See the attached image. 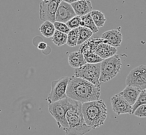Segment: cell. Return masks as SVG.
<instances>
[{
    "instance_id": "cell-13",
    "label": "cell",
    "mask_w": 146,
    "mask_h": 135,
    "mask_svg": "<svg viewBox=\"0 0 146 135\" xmlns=\"http://www.w3.org/2000/svg\"><path fill=\"white\" fill-rule=\"evenodd\" d=\"M76 16L82 17L91 13L93 7L90 0H80L71 4Z\"/></svg>"
},
{
    "instance_id": "cell-17",
    "label": "cell",
    "mask_w": 146,
    "mask_h": 135,
    "mask_svg": "<svg viewBox=\"0 0 146 135\" xmlns=\"http://www.w3.org/2000/svg\"><path fill=\"white\" fill-rule=\"evenodd\" d=\"M39 30L41 34L45 38H50L53 36L55 32L56 29L53 23L48 21H46L40 26Z\"/></svg>"
},
{
    "instance_id": "cell-22",
    "label": "cell",
    "mask_w": 146,
    "mask_h": 135,
    "mask_svg": "<svg viewBox=\"0 0 146 135\" xmlns=\"http://www.w3.org/2000/svg\"><path fill=\"white\" fill-rule=\"evenodd\" d=\"M79 27L76 29L71 30L70 32L68 34L67 44L70 47H74L78 45L79 40Z\"/></svg>"
},
{
    "instance_id": "cell-19",
    "label": "cell",
    "mask_w": 146,
    "mask_h": 135,
    "mask_svg": "<svg viewBox=\"0 0 146 135\" xmlns=\"http://www.w3.org/2000/svg\"><path fill=\"white\" fill-rule=\"evenodd\" d=\"M91 16L94 22L98 28L104 26L106 21L105 15L100 11L93 10L91 13Z\"/></svg>"
},
{
    "instance_id": "cell-8",
    "label": "cell",
    "mask_w": 146,
    "mask_h": 135,
    "mask_svg": "<svg viewBox=\"0 0 146 135\" xmlns=\"http://www.w3.org/2000/svg\"><path fill=\"white\" fill-rule=\"evenodd\" d=\"M126 86H132L140 91L146 89V65H140L133 69L126 77Z\"/></svg>"
},
{
    "instance_id": "cell-7",
    "label": "cell",
    "mask_w": 146,
    "mask_h": 135,
    "mask_svg": "<svg viewBox=\"0 0 146 135\" xmlns=\"http://www.w3.org/2000/svg\"><path fill=\"white\" fill-rule=\"evenodd\" d=\"M70 77L62 76L51 83V89L46 100L48 103H55L67 98V89Z\"/></svg>"
},
{
    "instance_id": "cell-15",
    "label": "cell",
    "mask_w": 146,
    "mask_h": 135,
    "mask_svg": "<svg viewBox=\"0 0 146 135\" xmlns=\"http://www.w3.org/2000/svg\"><path fill=\"white\" fill-rule=\"evenodd\" d=\"M117 52V49L115 47L103 42L98 45L95 51L97 55L104 60L114 56Z\"/></svg>"
},
{
    "instance_id": "cell-30",
    "label": "cell",
    "mask_w": 146,
    "mask_h": 135,
    "mask_svg": "<svg viewBox=\"0 0 146 135\" xmlns=\"http://www.w3.org/2000/svg\"><path fill=\"white\" fill-rule=\"evenodd\" d=\"M145 91H146V89H145Z\"/></svg>"
},
{
    "instance_id": "cell-11",
    "label": "cell",
    "mask_w": 146,
    "mask_h": 135,
    "mask_svg": "<svg viewBox=\"0 0 146 135\" xmlns=\"http://www.w3.org/2000/svg\"><path fill=\"white\" fill-rule=\"evenodd\" d=\"M76 16L71 4L62 1L56 13L55 21L66 24L68 21Z\"/></svg>"
},
{
    "instance_id": "cell-20",
    "label": "cell",
    "mask_w": 146,
    "mask_h": 135,
    "mask_svg": "<svg viewBox=\"0 0 146 135\" xmlns=\"http://www.w3.org/2000/svg\"><path fill=\"white\" fill-rule=\"evenodd\" d=\"M68 34L64 33L56 30L54 35L51 38L52 41L57 46H61L67 44Z\"/></svg>"
},
{
    "instance_id": "cell-23",
    "label": "cell",
    "mask_w": 146,
    "mask_h": 135,
    "mask_svg": "<svg viewBox=\"0 0 146 135\" xmlns=\"http://www.w3.org/2000/svg\"><path fill=\"white\" fill-rule=\"evenodd\" d=\"M146 104V91L145 90L141 91L140 92V95L138 98L137 100L136 101L134 105L133 106V111L132 114H134V112L138 107L143 105Z\"/></svg>"
},
{
    "instance_id": "cell-18",
    "label": "cell",
    "mask_w": 146,
    "mask_h": 135,
    "mask_svg": "<svg viewBox=\"0 0 146 135\" xmlns=\"http://www.w3.org/2000/svg\"><path fill=\"white\" fill-rule=\"evenodd\" d=\"M81 21L80 22V26H84L91 30L93 33L98 32V28L94 22L93 19L91 16V13L81 17Z\"/></svg>"
},
{
    "instance_id": "cell-16",
    "label": "cell",
    "mask_w": 146,
    "mask_h": 135,
    "mask_svg": "<svg viewBox=\"0 0 146 135\" xmlns=\"http://www.w3.org/2000/svg\"><path fill=\"white\" fill-rule=\"evenodd\" d=\"M68 62L74 69L81 68L87 64L83 54L80 51L70 53L68 56Z\"/></svg>"
},
{
    "instance_id": "cell-10",
    "label": "cell",
    "mask_w": 146,
    "mask_h": 135,
    "mask_svg": "<svg viewBox=\"0 0 146 135\" xmlns=\"http://www.w3.org/2000/svg\"><path fill=\"white\" fill-rule=\"evenodd\" d=\"M111 103L113 111L117 114L119 115L124 114H132L133 106L120 93L111 97Z\"/></svg>"
},
{
    "instance_id": "cell-5",
    "label": "cell",
    "mask_w": 146,
    "mask_h": 135,
    "mask_svg": "<svg viewBox=\"0 0 146 135\" xmlns=\"http://www.w3.org/2000/svg\"><path fill=\"white\" fill-rule=\"evenodd\" d=\"M122 63L119 56L115 55L101 62L100 82H107L113 79L119 73Z\"/></svg>"
},
{
    "instance_id": "cell-12",
    "label": "cell",
    "mask_w": 146,
    "mask_h": 135,
    "mask_svg": "<svg viewBox=\"0 0 146 135\" xmlns=\"http://www.w3.org/2000/svg\"><path fill=\"white\" fill-rule=\"evenodd\" d=\"M101 38L103 40V43L116 48L120 46L123 36L120 30L112 29L102 33Z\"/></svg>"
},
{
    "instance_id": "cell-14",
    "label": "cell",
    "mask_w": 146,
    "mask_h": 135,
    "mask_svg": "<svg viewBox=\"0 0 146 135\" xmlns=\"http://www.w3.org/2000/svg\"><path fill=\"white\" fill-rule=\"evenodd\" d=\"M141 91L137 87L132 86H126L123 91L120 94L122 95L125 99L131 105L133 106L140 95Z\"/></svg>"
},
{
    "instance_id": "cell-27",
    "label": "cell",
    "mask_w": 146,
    "mask_h": 135,
    "mask_svg": "<svg viewBox=\"0 0 146 135\" xmlns=\"http://www.w3.org/2000/svg\"><path fill=\"white\" fill-rule=\"evenodd\" d=\"M133 114L138 118H146V104L141 105L139 107H138Z\"/></svg>"
},
{
    "instance_id": "cell-28",
    "label": "cell",
    "mask_w": 146,
    "mask_h": 135,
    "mask_svg": "<svg viewBox=\"0 0 146 135\" xmlns=\"http://www.w3.org/2000/svg\"><path fill=\"white\" fill-rule=\"evenodd\" d=\"M47 47V45L46 43H45L44 42H40L38 45V48L40 50H46Z\"/></svg>"
},
{
    "instance_id": "cell-29",
    "label": "cell",
    "mask_w": 146,
    "mask_h": 135,
    "mask_svg": "<svg viewBox=\"0 0 146 135\" xmlns=\"http://www.w3.org/2000/svg\"><path fill=\"white\" fill-rule=\"evenodd\" d=\"M62 1H64V2H67V3L71 4V3L76 2L79 1H80V0H62Z\"/></svg>"
},
{
    "instance_id": "cell-4",
    "label": "cell",
    "mask_w": 146,
    "mask_h": 135,
    "mask_svg": "<svg viewBox=\"0 0 146 135\" xmlns=\"http://www.w3.org/2000/svg\"><path fill=\"white\" fill-rule=\"evenodd\" d=\"M72 99L68 97L55 103H48V109L50 114L55 118L59 128L65 130L68 128L69 124L66 118V114L70 109Z\"/></svg>"
},
{
    "instance_id": "cell-2",
    "label": "cell",
    "mask_w": 146,
    "mask_h": 135,
    "mask_svg": "<svg viewBox=\"0 0 146 135\" xmlns=\"http://www.w3.org/2000/svg\"><path fill=\"white\" fill-rule=\"evenodd\" d=\"M82 104L72 100L66 114L69 127L64 130L66 135H84L93 129L85 123L82 113Z\"/></svg>"
},
{
    "instance_id": "cell-25",
    "label": "cell",
    "mask_w": 146,
    "mask_h": 135,
    "mask_svg": "<svg viewBox=\"0 0 146 135\" xmlns=\"http://www.w3.org/2000/svg\"><path fill=\"white\" fill-rule=\"evenodd\" d=\"M81 21V18L79 16H76L68 21L66 24L70 29H76L80 26V22Z\"/></svg>"
},
{
    "instance_id": "cell-1",
    "label": "cell",
    "mask_w": 146,
    "mask_h": 135,
    "mask_svg": "<svg viewBox=\"0 0 146 135\" xmlns=\"http://www.w3.org/2000/svg\"><path fill=\"white\" fill-rule=\"evenodd\" d=\"M67 96L72 100L80 103H88L100 100L101 95L100 85L92 83L79 77H70L67 89Z\"/></svg>"
},
{
    "instance_id": "cell-3",
    "label": "cell",
    "mask_w": 146,
    "mask_h": 135,
    "mask_svg": "<svg viewBox=\"0 0 146 135\" xmlns=\"http://www.w3.org/2000/svg\"><path fill=\"white\" fill-rule=\"evenodd\" d=\"M82 113L85 123L93 129L102 125L107 116V108L102 100L82 104Z\"/></svg>"
},
{
    "instance_id": "cell-24",
    "label": "cell",
    "mask_w": 146,
    "mask_h": 135,
    "mask_svg": "<svg viewBox=\"0 0 146 135\" xmlns=\"http://www.w3.org/2000/svg\"><path fill=\"white\" fill-rule=\"evenodd\" d=\"M84 56L86 62L88 64H98L102 62L104 60V59L98 56L95 53H91Z\"/></svg>"
},
{
    "instance_id": "cell-21",
    "label": "cell",
    "mask_w": 146,
    "mask_h": 135,
    "mask_svg": "<svg viewBox=\"0 0 146 135\" xmlns=\"http://www.w3.org/2000/svg\"><path fill=\"white\" fill-rule=\"evenodd\" d=\"M93 34V32L90 29L84 26H80L78 45H81L85 42L87 41Z\"/></svg>"
},
{
    "instance_id": "cell-9",
    "label": "cell",
    "mask_w": 146,
    "mask_h": 135,
    "mask_svg": "<svg viewBox=\"0 0 146 135\" xmlns=\"http://www.w3.org/2000/svg\"><path fill=\"white\" fill-rule=\"evenodd\" d=\"M62 0H42L40 4V19L41 21L55 22L56 13Z\"/></svg>"
},
{
    "instance_id": "cell-6",
    "label": "cell",
    "mask_w": 146,
    "mask_h": 135,
    "mask_svg": "<svg viewBox=\"0 0 146 135\" xmlns=\"http://www.w3.org/2000/svg\"><path fill=\"white\" fill-rule=\"evenodd\" d=\"M100 68L101 62L98 64L87 63L81 68L74 69V76L85 79L94 85H100Z\"/></svg>"
},
{
    "instance_id": "cell-26",
    "label": "cell",
    "mask_w": 146,
    "mask_h": 135,
    "mask_svg": "<svg viewBox=\"0 0 146 135\" xmlns=\"http://www.w3.org/2000/svg\"><path fill=\"white\" fill-rule=\"evenodd\" d=\"M54 26L56 30L64 33L67 34L70 32V31H71L70 28L67 26L66 24H64V23L55 21L54 23Z\"/></svg>"
}]
</instances>
